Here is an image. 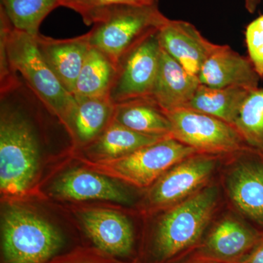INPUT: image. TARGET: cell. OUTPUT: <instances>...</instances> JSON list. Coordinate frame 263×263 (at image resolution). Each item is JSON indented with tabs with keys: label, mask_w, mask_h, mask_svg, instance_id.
<instances>
[{
	"label": "cell",
	"mask_w": 263,
	"mask_h": 263,
	"mask_svg": "<svg viewBox=\"0 0 263 263\" xmlns=\"http://www.w3.org/2000/svg\"><path fill=\"white\" fill-rule=\"evenodd\" d=\"M157 0H62L61 6L79 13L86 25L96 23L109 8L121 5H148Z\"/></svg>",
	"instance_id": "25"
},
{
	"label": "cell",
	"mask_w": 263,
	"mask_h": 263,
	"mask_svg": "<svg viewBox=\"0 0 263 263\" xmlns=\"http://www.w3.org/2000/svg\"><path fill=\"white\" fill-rule=\"evenodd\" d=\"M46 263H136L120 261L99 249H78L70 253L57 256Z\"/></svg>",
	"instance_id": "28"
},
{
	"label": "cell",
	"mask_w": 263,
	"mask_h": 263,
	"mask_svg": "<svg viewBox=\"0 0 263 263\" xmlns=\"http://www.w3.org/2000/svg\"><path fill=\"white\" fill-rule=\"evenodd\" d=\"M76 108L69 130L79 146H87L108 127L114 119L115 104L109 97H75Z\"/></svg>",
	"instance_id": "18"
},
{
	"label": "cell",
	"mask_w": 263,
	"mask_h": 263,
	"mask_svg": "<svg viewBox=\"0 0 263 263\" xmlns=\"http://www.w3.org/2000/svg\"><path fill=\"white\" fill-rule=\"evenodd\" d=\"M200 84L212 88L238 86L252 90L259 87L260 77L249 57L230 46L218 45L197 75Z\"/></svg>",
	"instance_id": "14"
},
{
	"label": "cell",
	"mask_w": 263,
	"mask_h": 263,
	"mask_svg": "<svg viewBox=\"0 0 263 263\" xmlns=\"http://www.w3.org/2000/svg\"><path fill=\"white\" fill-rule=\"evenodd\" d=\"M260 0H245L246 9L249 13H254L257 9Z\"/></svg>",
	"instance_id": "31"
},
{
	"label": "cell",
	"mask_w": 263,
	"mask_h": 263,
	"mask_svg": "<svg viewBox=\"0 0 263 263\" xmlns=\"http://www.w3.org/2000/svg\"><path fill=\"white\" fill-rule=\"evenodd\" d=\"M224 158L195 153L175 164L148 188L147 209L162 212L193 196L217 179Z\"/></svg>",
	"instance_id": "8"
},
{
	"label": "cell",
	"mask_w": 263,
	"mask_h": 263,
	"mask_svg": "<svg viewBox=\"0 0 263 263\" xmlns=\"http://www.w3.org/2000/svg\"><path fill=\"white\" fill-rule=\"evenodd\" d=\"M1 238L3 263H46L64 245L63 237L53 224L16 205L3 214Z\"/></svg>",
	"instance_id": "4"
},
{
	"label": "cell",
	"mask_w": 263,
	"mask_h": 263,
	"mask_svg": "<svg viewBox=\"0 0 263 263\" xmlns=\"http://www.w3.org/2000/svg\"><path fill=\"white\" fill-rule=\"evenodd\" d=\"M36 36L11 27L6 48L12 69L69 127L76 100L62 86L38 50ZM69 129V128H68Z\"/></svg>",
	"instance_id": "5"
},
{
	"label": "cell",
	"mask_w": 263,
	"mask_h": 263,
	"mask_svg": "<svg viewBox=\"0 0 263 263\" xmlns=\"http://www.w3.org/2000/svg\"><path fill=\"white\" fill-rule=\"evenodd\" d=\"M116 73L117 67L113 62L91 47L76 81L74 97H109Z\"/></svg>",
	"instance_id": "22"
},
{
	"label": "cell",
	"mask_w": 263,
	"mask_h": 263,
	"mask_svg": "<svg viewBox=\"0 0 263 263\" xmlns=\"http://www.w3.org/2000/svg\"><path fill=\"white\" fill-rule=\"evenodd\" d=\"M179 263H221L217 262V261L212 260V259H209L207 258H204V257H198V256L191 255L189 256L188 257L183 259L182 261Z\"/></svg>",
	"instance_id": "30"
},
{
	"label": "cell",
	"mask_w": 263,
	"mask_h": 263,
	"mask_svg": "<svg viewBox=\"0 0 263 263\" xmlns=\"http://www.w3.org/2000/svg\"><path fill=\"white\" fill-rule=\"evenodd\" d=\"M226 203L216 179L193 196L162 211L136 263H179L195 252Z\"/></svg>",
	"instance_id": "2"
},
{
	"label": "cell",
	"mask_w": 263,
	"mask_h": 263,
	"mask_svg": "<svg viewBox=\"0 0 263 263\" xmlns=\"http://www.w3.org/2000/svg\"><path fill=\"white\" fill-rule=\"evenodd\" d=\"M81 219L95 248L116 258L135 254L136 235L127 216L108 209H94L83 212Z\"/></svg>",
	"instance_id": "12"
},
{
	"label": "cell",
	"mask_w": 263,
	"mask_h": 263,
	"mask_svg": "<svg viewBox=\"0 0 263 263\" xmlns=\"http://www.w3.org/2000/svg\"><path fill=\"white\" fill-rule=\"evenodd\" d=\"M227 206L263 230V155L249 147L224 157L218 175Z\"/></svg>",
	"instance_id": "6"
},
{
	"label": "cell",
	"mask_w": 263,
	"mask_h": 263,
	"mask_svg": "<svg viewBox=\"0 0 263 263\" xmlns=\"http://www.w3.org/2000/svg\"><path fill=\"white\" fill-rule=\"evenodd\" d=\"M57 114L23 78L0 90V189L8 196L25 193L37 176L49 121Z\"/></svg>",
	"instance_id": "1"
},
{
	"label": "cell",
	"mask_w": 263,
	"mask_h": 263,
	"mask_svg": "<svg viewBox=\"0 0 263 263\" xmlns=\"http://www.w3.org/2000/svg\"><path fill=\"white\" fill-rule=\"evenodd\" d=\"M200 85L197 76L186 72L182 66L162 49L158 72L151 98L165 113L185 108Z\"/></svg>",
	"instance_id": "17"
},
{
	"label": "cell",
	"mask_w": 263,
	"mask_h": 263,
	"mask_svg": "<svg viewBox=\"0 0 263 263\" xmlns=\"http://www.w3.org/2000/svg\"><path fill=\"white\" fill-rule=\"evenodd\" d=\"M35 39L41 56L62 86L73 95L78 77L91 48L88 32L67 39H56L39 33Z\"/></svg>",
	"instance_id": "16"
},
{
	"label": "cell",
	"mask_w": 263,
	"mask_h": 263,
	"mask_svg": "<svg viewBox=\"0 0 263 263\" xmlns=\"http://www.w3.org/2000/svg\"><path fill=\"white\" fill-rule=\"evenodd\" d=\"M62 0H1L13 27L37 36L43 21L55 8L61 6Z\"/></svg>",
	"instance_id": "23"
},
{
	"label": "cell",
	"mask_w": 263,
	"mask_h": 263,
	"mask_svg": "<svg viewBox=\"0 0 263 263\" xmlns=\"http://www.w3.org/2000/svg\"><path fill=\"white\" fill-rule=\"evenodd\" d=\"M241 263H263V237Z\"/></svg>",
	"instance_id": "29"
},
{
	"label": "cell",
	"mask_w": 263,
	"mask_h": 263,
	"mask_svg": "<svg viewBox=\"0 0 263 263\" xmlns=\"http://www.w3.org/2000/svg\"><path fill=\"white\" fill-rule=\"evenodd\" d=\"M13 27L5 10L0 7V90L6 89L18 79L19 74L10 65L6 48L8 32Z\"/></svg>",
	"instance_id": "26"
},
{
	"label": "cell",
	"mask_w": 263,
	"mask_h": 263,
	"mask_svg": "<svg viewBox=\"0 0 263 263\" xmlns=\"http://www.w3.org/2000/svg\"><path fill=\"white\" fill-rule=\"evenodd\" d=\"M233 126L249 147L263 155V88L249 91Z\"/></svg>",
	"instance_id": "24"
},
{
	"label": "cell",
	"mask_w": 263,
	"mask_h": 263,
	"mask_svg": "<svg viewBox=\"0 0 263 263\" xmlns=\"http://www.w3.org/2000/svg\"><path fill=\"white\" fill-rule=\"evenodd\" d=\"M168 19L159 10L157 3L112 7L88 32L90 46L103 53L117 67L132 48L148 34L158 31Z\"/></svg>",
	"instance_id": "3"
},
{
	"label": "cell",
	"mask_w": 263,
	"mask_h": 263,
	"mask_svg": "<svg viewBox=\"0 0 263 263\" xmlns=\"http://www.w3.org/2000/svg\"><path fill=\"white\" fill-rule=\"evenodd\" d=\"M245 37L249 60L259 77L263 78V15L247 26Z\"/></svg>",
	"instance_id": "27"
},
{
	"label": "cell",
	"mask_w": 263,
	"mask_h": 263,
	"mask_svg": "<svg viewBox=\"0 0 263 263\" xmlns=\"http://www.w3.org/2000/svg\"><path fill=\"white\" fill-rule=\"evenodd\" d=\"M164 137L137 133L113 119L103 133L83 149L93 161L113 160L159 141Z\"/></svg>",
	"instance_id": "19"
},
{
	"label": "cell",
	"mask_w": 263,
	"mask_h": 263,
	"mask_svg": "<svg viewBox=\"0 0 263 263\" xmlns=\"http://www.w3.org/2000/svg\"><path fill=\"white\" fill-rule=\"evenodd\" d=\"M52 195L66 200H107L129 204L130 195L107 176L86 169L75 168L62 174L53 183Z\"/></svg>",
	"instance_id": "15"
},
{
	"label": "cell",
	"mask_w": 263,
	"mask_h": 263,
	"mask_svg": "<svg viewBox=\"0 0 263 263\" xmlns=\"http://www.w3.org/2000/svg\"><path fill=\"white\" fill-rule=\"evenodd\" d=\"M158 31L143 38L118 64L109 93L114 104L151 97L162 53Z\"/></svg>",
	"instance_id": "11"
},
{
	"label": "cell",
	"mask_w": 263,
	"mask_h": 263,
	"mask_svg": "<svg viewBox=\"0 0 263 263\" xmlns=\"http://www.w3.org/2000/svg\"><path fill=\"white\" fill-rule=\"evenodd\" d=\"M165 114L171 136L197 153L227 157L249 147L234 126L217 118L188 108Z\"/></svg>",
	"instance_id": "9"
},
{
	"label": "cell",
	"mask_w": 263,
	"mask_h": 263,
	"mask_svg": "<svg viewBox=\"0 0 263 263\" xmlns=\"http://www.w3.org/2000/svg\"><path fill=\"white\" fill-rule=\"evenodd\" d=\"M262 237V230L227 206L214 218L192 254L221 263H241Z\"/></svg>",
	"instance_id": "10"
},
{
	"label": "cell",
	"mask_w": 263,
	"mask_h": 263,
	"mask_svg": "<svg viewBox=\"0 0 263 263\" xmlns=\"http://www.w3.org/2000/svg\"><path fill=\"white\" fill-rule=\"evenodd\" d=\"M197 153L171 136L113 160L93 161L98 173L138 188H149L175 164Z\"/></svg>",
	"instance_id": "7"
},
{
	"label": "cell",
	"mask_w": 263,
	"mask_h": 263,
	"mask_svg": "<svg viewBox=\"0 0 263 263\" xmlns=\"http://www.w3.org/2000/svg\"><path fill=\"white\" fill-rule=\"evenodd\" d=\"M115 105L114 120L128 129L149 136H171L168 117L151 97Z\"/></svg>",
	"instance_id": "20"
},
{
	"label": "cell",
	"mask_w": 263,
	"mask_h": 263,
	"mask_svg": "<svg viewBox=\"0 0 263 263\" xmlns=\"http://www.w3.org/2000/svg\"><path fill=\"white\" fill-rule=\"evenodd\" d=\"M251 90L238 86L212 88L200 84L183 108L207 114L233 125Z\"/></svg>",
	"instance_id": "21"
},
{
	"label": "cell",
	"mask_w": 263,
	"mask_h": 263,
	"mask_svg": "<svg viewBox=\"0 0 263 263\" xmlns=\"http://www.w3.org/2000/svg\"><path fill=\"white\" fill-rule=\"evenodd\" d=\"M158 37L162 49L197 77L218 46L204 37L193 24L181 20L168 19L159 29Z\"/></svg>",
	"instance_id": "13"
}]
</instances>
